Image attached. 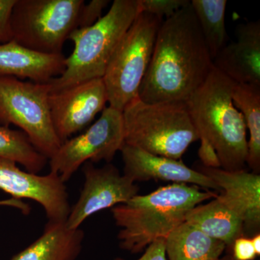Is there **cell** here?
Segmentation results:
<instances>
[{"label":"cell","instance_id":"obj_20","mask_svg":"<svg viewBox=\"0 0 260 260\" xmlns=\"http://www.w3.org/2000/svg\"><path fill=\"white\" fill-rule=\"evenodd\" d=\"M232 97L249 133L246 164L257 174L260 170V85L235 83Z\"/></svg>","mask_w":260,"mask_h":260},{"label":"cell","instance_id":"obj_9","mask_svg":"<svg viewBox=\"0 0 260 260\" xmlns=\"http://www.w3.org/2000/svg\"><path fill=\"white\" fill-rule=\"evenodd\" d=\"M124 144L122 112L110 107L86 131L61 143L50 159V172L66 182L86 162L109 164Z\"/></svg>","mask_w":260,"mask_h":260},{"label":"cell","instance_id":"obj_18","mask_svg":"<svg viewBox=\"0 0 260 260\" xmlns=\"http://www.w3.org/2000/svg\"><path fill=\"white\" fill-rule=\"evenodd\" d=\"M184 222L229 247L244 232L242 219L218 195L207 204L189 210Z\"/></svg>","mask_w":260,"mask_h":260},{"label":"cell","instance_id":"obj_8","mask_svg":"<svg viewBox=\"0 0 260 260\" xmlns=\"http://www.w3.org/2000/svg\"><path fill=\"white\" fill-rule=\"evenodd\" d=\"M48 83L0 75V124L18 126L39 153L49 160L61 142L51 120Z\"/></svg>","mask_w":260,"mask_h":260},{"label":"cell","instance_id":"obj_4","mask_svg":"<svg viewBox=\"0 0 260 260\" xmlns=\"http://www.w3.org/2000/svg\"><path fill=\"white\" fill-rule=\"evenodd\" d=\"M140 13L138 0H114L95 23L73 31L69 40L74 49L65 59L63 74L49 82L51 93L103 78L113 53Z\"/></svg>","mask_w":260,"mask_h":260},{"label":"cell","instance_id":"obj_6","mask_svg":"<svg viewBox=\"0 0 260 260\" xmlns=\"http://www.w3.org/2000/svg\"><path fill=\"white\" fill-rule=\"evenodd\" d=\"M85 5L84 0H15L12 41L37 52L62 54L70 35L83 27Z\"/></svg>","mask_w":260,"mask_h":260},{"label":"cell","instance_id":"obj_12","mask_svg":"<svg viewBox=\"0 0 260 260\" xmlns=\"http://www.w3.org/2000/svg\"><path fill=\"white\" fill-rule=\"evenodd\" d=\"M108 102L102 78L77 84L49 95L51 120L61 143L86 127Z\"/></svg>","mask_w":260,"mask_h":260},{"label":"cell","instance_id":"obj_21","mask_svg":"<svg viewBox=\"0 0 260 260\" xmlns=\"http://www.w3.org/2000/svg\"><path fill=\"white\" fill-rule=\"evenodd\" d=\"M190 5L212 59L225 45L226 0H191Z\"/></svg>","mask_w":260,"mask_h":260},{"label":"cell","instance_id":"obj_19","mask_svg":"<svg viewBox=\"0 0 260 260\" xmlns=\"http://www.w3.org/2000/svg\"><path fill=\"white\" fill-rule=\"evenodd\" d=\"M169 260H218L226 245L189 224L181 223L164 240Z\"/></svg>","mask_w":260,"mask_h":260},{"label":"cell","instance_id":"obj_11","mask_svg":"<svg viewBox=\"0 0 260 260\" xmlns=\"http://www.w3.org/2000/svg\"><path fill=\"white\" fill-rule=\"evenodd\" d=\"M8 159L0 158V189L15 199L37 202L48 221H66L70 211L69 195L61 178L50 172L41 176L20 169Z\"/></svg>","mask_w":260,"mask_h":260},{"label":"cell","instance_id":"obj_15","mask_svg":"<svg viewBox=\"0 0 260 260\" xmlns=\"http://www.w3.org/2000/svg\"><path fill=\"white\" fill-rule=\"evenodd\" d=\"M237 41L226 44L213 67L236 83L260 85V21L238 25Z\"/></svg>","mask_w":260,"mask_h":260},{"label":"cell","instance_id":"obj_14","mask_svg":"<svg viewBox=\"0 0 260 260\" xmlns=\"http://www.w3.org/2000/svg\"><path fill=\"white\" fill-rule=\"evenodd\" d=\"M199 172L210 177L219 186L218 194L228 206L238 214L244 223V230L257 232L260 226V176L241 170L229 172L203 165Z\"/></svg>","mask_w":260,"mask_h":260},{"label":"cell","instance_id":"obj_24","mask_svg":"<svg viewBox=\"0 0 260 260\" xmlns=\"http://www.w3.org/2000/svg\"><path fill=\"white\" fill-rule=\"evenodd\" d=\"M15 0H0V44L13 40L10 28V16Z\"/></svg>","mask_w":260,"mask_h":260},{"label":"cell","instance_id":"obj_16","mask_svg":"<svg viewBox=\"0 0 260 260\" xmlns=\"http://www.w3.org/2000/svg\"><path fill=\"white\" fill-rule=\"evenodd\" d=\"M64 54L37 52L11 42L0 44V75L48 83L65 70Z\"/></svg>","mask_w":260,"mask_h":260},{"label":"cell","instance_id":"obj_25","mask_svg":"<svg viewBox=\"0 0 260 260\" xmlns=\"http://www.w3.org/2000/svg\"><path fill=\"white\" fill-rule=\"evenodd\" d=\"M232 248V257L235 260H254L257 256L253 247L251 238H237L233 243Z\"/></svg>","mask_w":260,"mask_h":260},{"label":"cell","instance_id":"obj_28","mask_svg":"<svg viewBox=\"0 0 260 260\" xmlns=\"http://www.w3.org/2000/svg\"><path fill=\"white\" fill-rule=\"evenodd\" d=\"M0 206H9L20 210L24 215H28L30 213L31 208L28 203L22 201V200L15 199L11 198L10 199L0 200Z\"/></svg>","mask_w":260,"mask_h":260},{"label":"cell","instance_id":"obj_23","mask_svg":"<svg viewBox=\"0 0 260 260\" xmlns=\"http://www.w3.org/2000/svg\"><path fill=\"white\" fill-rule=\"evenodd\" d=\"M141 13H149L164 20L190 4L189 0H138Z\"/></svg>","mask_w":260,"mask_h":260},{"label":"cell","instance_id":"obj_17","mask_svg":"<svg viewBox=\"0 0 260 260\" xmlns=\"http://www.w3.org/2000/svg\"><path fill=\"white\" fill-rule=\"evenodd\" d=\"M83 239L81 229H69L65 221H48L42 236L10 260H76Z\"/></svg>","mask_w":260,"mask_h":260},{"label":"cell","instance_id":"obj_1","mask_svg":"<svg viewBox=\"0 0 260 260\" xmlns=\"http://www.w3.org/2000/svg\"><path fill=\"white\" fill-rule=\"evenodd\" d=\"M213 68L191 5L162 20L139 90L145 103L186 102Z\"/></svg>","mask_w":260,"mask_h":260},{"label":"cell","instance_id":"obj_22","mask_svg":"<svg viewBox=\"0 0 260 260\" xmlns=\"http://www.w3.org/2000/svg\"><path fill=\"white\" fill-rule=\"evenodd\" d=\"M0 158L14 161L25 167L27 172L37 174L42 172L48 162L23 132L3 125H0Z\"/></svg>","mask_w":260,"mask_h":260},{"label":"cell","instance_id":"obj_26","mask_svg":"<svg viewBox=\"0 0 260 260\" xmlns=\"http://www.w3.org/2000/svg\"><path fill=\"white\" fill-rule=\"evenodd\" d=\"M200 140V146L198 150V155L203 167L213 169L220 168L218 155L213 147L206 140Z\"/></svg>","mask_w":260,"mask_h":260},{"label":"cell","instance_id":"obj_10","mask_svg":"<svg viewBox=\"0 0 260 260\" xmlns=\"http://www.w3.org/2000/svg\"><path fill=\"white\" fill-rule=\"evenodd\" d=\"M85 183L77 203L70 208L65 224L69 229H80L82 223L98 212L124 204L138 194L139 186L121 175L114 165L97 168L92 162L83 167Z\"/></svg>","mask_w":260,"mask_h":260},{"label":"cell","instance_id":"obj_3","mask_svg":"<svg viewBox=\"0 0 260 260\" xmlns=\"http://www.w3.org/2000/svg\"><path fill=\"white\" fill-rule=\"evenodd\" d=\"M236 83L214 68L203 85L186 102L199 140L209 143L216 152L220 169L244 170L248 140L242 112L233 102Z\"/></svg>","mask_w":260,"mask_h":260},{"label":"cell","instance_id":"obj_13","mask_svg":"<svg viewBox=\"0 0 260 260\" xmlns=\"http://www.w3.org/2000/svg\"><path fill=\"white\" fill-rule=\"evenodd\" d=\"M120 152L124 162V175L134 182L161 180L177 184H191L220 192L219 186L208 176L187 167L181 160L154 155L124 144Z\"/></svg>","mask_w":260,"mask_h":260},{"label":"cell","instance_id":"obj_30","mask_svg":"<svg viewBox=\"0 0 260 260\" xmlns=\"http://www.w3.org/2000/svg\"><path fill=\"white\" fill-rule=\"evenodd\" d=\"M218 260H235L234 259V258L232 257V256H225V257L223 258H220V259H218Z\"/></svg>","mask_w":260,"mask_h":260},{"label":"cell","instance_id":"obj_7","mask_svg":"<svg viewBox=\"0 0 260 260\" xmlns=\"http://www.w3.org/2000/svg\"><path fill=\"white\" fill-rule=\"evenodd\" d=\"M162 20L140 13L118 44L102 78L109 107L122 112L138 98Z\"/></svg>","mask_w":260,"mask_h":260},{"label":"cell","instance_id":"obj_2","mask_svg":"<svg viewBox=\"0 0 260 260\" xmlns=\"http://www.w3.org/2000/svg\"><path fill=\"white\" fill-rule=\"evenodd\" d=\"M216 192L198 186L173 183L145 195L137 194L112 208L121 249L137 254L155 241L164 239L184 223L186 214Z\"/></svg>","mask_w":260,"mask_h":260},{"label":"cell","instance_id":"obj_27","mask_svg":"<svg viewBox=\"0 0 260 260\" xmlns=\"http://www.w3.org/2000/svg\"><path fill=\"white\" fill-rule=\"evenodd\" d=\"M113 260H126L121 257H116ZM136 260H167L166 254L165 242L164 239L155 241L147 246L145 252L139 259Z\"/></svg>","mask_w":260,"mask_h":260},{"label":"cell","instance_id":"obj_5","mask_svg":"<svg viewBox=\"0 0 260 260\" xmlns=\"http://www.w3.org/2000/svg\"><path fill=\"white\" fill-rule=\"evenodd\" d=\"M124 144L181 160L200 139L186 102L145 103L137 98L122 112Z\"/></svg>","mask_w":260,"mask_h":260},{"label":"cell","instance_id":"obj_29","mask_svg":"<svg viewBox=\"0 0 260 260\" xmlns=\"http://www.w3.org/2000/svg\"><path fill=\"white\" fill-rule=\"evenodd\" d=\"M251 243H252L253 247L256 255L259 256L260 254V234L259 233L256 234L252 238H251Z\"/></svg>","mask_w":260,"mask_h":260}]
</instances>
